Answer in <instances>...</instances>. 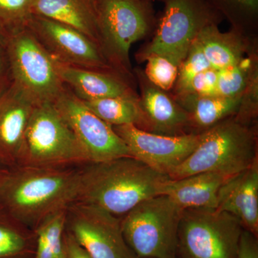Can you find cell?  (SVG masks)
I'll list each match as a JSON object with an SVG mask.
<instances>
[{"label":"cell","mask_w":258,"mask_h":258,"mask_svg":"<svg viewBox=\"0 0 258 258\" xmlns=\"http://www.w3.org/2000/svg\"><path fill=\"white\" fill-rule=\"evenodd\" d=\"M81 166L13 168L0 186V206L35 230L47 217L77 201Z\"/></svg>","instance_id":"1"},{"label":"cell","mask_w":258,"mask_h":258,"mask_svg":"<svg viewBox=\"0 0 258 258\" xmlns=\"http://www.w3.org/2000/svg\"><path fill=\"white\" fill-rule=\"evenodd\" d=\"M217 210L233 215L244 230L258 237V160L222 185Z\"/></svg>","instance_id":"17"},{"label":"cell","mask_w":258,"mask_h":258,"mask_svg":"<svg viewBox=\"0 0 258 258\" xmlns=\"http://www.w3.org/2000/svg\"><path fill=\"white\" fill-rule=\"evenodd\" d=\"M9 32L0 24V47H5L9 38Z\"/></svg>","instance_id":"36"},{"label":"cell","mask_w":258,"mask_h":258,"mask_svg":"<svg viewBox=\"0 0 258 258\" xmlns=\"http://www.w3.org/2000/svg\"><path fill=\"white\" fill-rule=\"evenodd\" d=\"M218 26L207 27L196 37L211 69L219 71L235 66L257 48V37L247 36L232 29L222 32Z\"/></svg>","instance_id":"18"},{"label":"cell","mask_w":258,"mask_h":258,"mask_svg":"<svg viewBox=\"0 0 258 258\" xmlns=\"http://www.w3.org/2000/svg\"><path fill=\"white\" fill-rule=\"evenodd\" d=\"M170 179L132 157L81 166L77 201L124 216L144 200L162 195Z\"/></svg>","instance_id":"2"},{"label":"cell","mask_w":258,"mask_h":258,"mask_svg":"<svg viewBox=\"0 0 258 258\" xmlns=\"http://www.w3.org/2000/svg\"><path fill=\"white\" fill-rule=\"evenodd\" d=\"M37 104L14 82L0 96V161L10 168L18 166L25 131Z\"/></svg>","instance_id":"15"},{"label":"cell","mask_w":258,"mask_h":258,"mask_svg":"<svg viewBox=\"0 0 258 258\" xmlns=\"http://www.w3.org/2000/svg\"><path fill=\"white\" fill-rule=\"evenodd\" d=\"M138 96L114 97L83 101L97 116L115 125H134L144 130V120Z\"/></svg>","instance_id":"23"},{"label":"cell","mask_w":258,"mask_h":258,"mask_svg":"<svg viewBox=\"0 0 258 258\" xmlns=\"http://www.w3.org/2000/svg\"><path fill=\"white\" fill-rule=\"evenodd\" d=\"M13 168H10L9 166L5 165L3 162L0 161V186L4 182L6 178L9 175L10 171H11Z\"/></svg>","instance_id":"35"},{"label":"cell","mask_w":258,"mask_h":258,"mask_svg":"<svg viewBox=\"0 0 258 258\" xmlns=\"http://www.w3.org/2000/svg\"><path fill=\"white\" fill-rule=\"evenodd\" d=\"M67 208L55 212L35 229L34 258H64V234Z\"/></svg>","instance_id":"24"},{"label":"cell","mask_w":258,"mask_h":258,"mask_svg":"<svg viewBox=\"0 0 258 258\" xmlns=\"http://www.w3.org/2000/svg\"><path fill=\"white\" fill-rule=\"evenodd\" d=\"M211 69L203 49L195 39L184 60L179 66L177 79L171 93L174 97L183 96L187 91L190 83L195 76Z\"/></svg>","instance_id":"27"},{"label":"cell","mask_w":258,"mask_h":258,"mask_svg":"<svg viewBox=\"0 0 258 258\" xmlns=\"http://www.w3.org/2000/svg\"><path fill=\"white\" fill-rule=\"evenodd\" d=\"M257 160V125L244 124L232 115L201 132L195 151L168 176L178 179L213 172L232 177Z\"/></svg>","instance_id":"3"},{"label":"cell","mask_w":258,"mask_h":258,"mask_svg":"<svg viewBox=\"0 0 258 258\" xmlns=\"http://www.w3.org/2000/svg\"><path fill=\"white\" fill-rule=\"evenodd\" d=\"M217 71L212 69L206 70L194 78L184 95L214 96L217 95Z\"/></svg>","instance_id":"31"},{"label":"cell","mask_w":258,"mask_h":258,"mask_svg":"<svg viewBox=\"0 0 258 258\" xmlns=\"http://www.w3.org/2000/svg\"><path fill=\"white\" fill-rule=\"evenodd\" d=\"M133 72L140 90L139 101L143 113L144 130L171 137L194 133L189 115L171 93L152 84L143 70L136 68Z\"/></svg>","instance_id":"14"},{"label":"cell","mask_w":258,"mask_h":258,"mask_svg":"<svg viewBox=\"0 0 258 258\" xmlns=\"http://www.w3.org/2000/svg\"><path fill=\"white\" fill-rule=\"evenodd\" d=\"M164 4L154 36L136 53L138 63L149 56L165 57L179 66L194 40L210 25H219L224 18L207 0H159Z\"/></svg>","instance_id":"6"},{"label":"cell","mask_w":258,"mask_h":258,"mask_svg":"<svg viewBox=\"0 0 258 258\" xmlns=\"http://www.w3.org/2000/svg\"><path fill=\"white\" fill-rule=\"evenodd\" d=\"M174 98L189 115L194 133H201L219 122L235 115L241 96L232 98L219 95L186 94Z\"/></svg>","instance_id":"21"},{"label":"cell","mask_w":258,"mask_h":258,"mask_svg":"<svg viewBox=\"0 0 258 258\" xmlns=\"http://www.w3.org/2000/svg\"><path fill=\"white\" fill-rule=\"evenodd\" d=\"M91 163L79 140L52 103L34 108L18 166L79 167Z\"/></svg>","instance_id":"5"},{"label":"cell","mask_w":258,"mask_h":258,"mask_svg":"<svg viewBox=\"0 0 258 258\" xmlns=\"http://www.w3.org/2000/svg\"><path fill=\"white\" fill-rule=\"evenodd\" d=\"M33 14L72 27L100 47L99 33L92 0H32Z\"/></svg>","instance_id":"20"},{"label":"cell","mask_w":258,"mask_h":258,"mask_svg":"<svg viewBox=\"0 0 258 258\" xmlns=\"http://www.w3.org/2000/svg\"><path fill=\"white\" fill-rule=\"evenodd\" d=\"M33 15L32 0H0V24L8 32L26 26Z\"/></svg>","instance_id":"30"},{"label":"cell","mask_w":258,"mask_h":258,"mask_svg":"<svg viewBox=\"0 0 258 258\" xmlns=\"http://www.w3.org/2000/svg\"><path fill=\"white\" fill-rule=\"evenodd\" d=\"M6 48L13 82L37 104L52 103L63 91L55 60L26 26L9 32Z\"/></svg>","instance_id":"9"},{"label":"cell","mask_w":258,"mask_h":258,"mask_svg":"<svg viewBox=\"0 0 258 258\" xmlns=\"http://www.w3.org/2000/svg\"><path fill=\"white\" fill-rule=\"evenodd\" d=\"M236 258H258L257 237L244 229L241 233Z\"/></svg>","instance_id":"32"},{"label":"cell","mask_w":258,"mask_h":258,"mask_svg":"<svg viewBox=\"0 0 258 258\" xmlns=\"http://www.w3.org/2000/svg\"><path fill=\"white\" fill-rule=\"evenodd\" d=\"M13 82L11 66L5 47H0V96Z\"/></svg>","instance_id":"33"},{"label":"cell","mask_w":258,"mask_h":258,"mask_svg":"<svg viewBox=\"0 0 258 258\" xmlns=\"http://www.w3.org/2000/svg\"><path fill=\"white\" fill-rule=\"evenodd\" d=\"M144 75L152 84L171 92L177 79L179 66L161 56L152 55L146 58Z\"/></svg>","instance_id":"28"},{"label":"cell","mask_w":258,"mask_h":258,"mask_svg":"<svg viewBox=\"0 0 258 258\" xmlns=\"http://www.w3.org/2000/svg\"><path fill=\"white\" fill-rule=\"evenodd\" d=\"M64 258H91L69 231L64 234Z\"/></svg>","instance_id":"34"},{"label":"cell","mask_w":258,"mask_h":258,"mask_svg":"<svg viewBox=\"0 0 258 258\" xmlns=\"http://www.w3.org/2000/svg\"><path fill=\"white\" fill-rule=\"evenodd\" d=\"M258 115V62L249 74L241 96L240 105L234 115L236 119L247 125H255Z\"/></svg>","instance_id":"29"},{"label":"cell","mask_w":258,"mask_h":258,"mask_svg":"<svg viewBox=\"0 0 258 258\" xmlns=\"http://www.w3.org/2000/svg\"><path fill=\"white\" fill-rule=\"evenodd\" d=\"M100 48L112 69L134 83L130 50L154 32L158 19L153 0H92Z\"/></svg>","instance_id":"4"},{"label":"cell","mask_w":258,"mask_h":258,"mask_svg":"<svg viewBox=\"0 0 258 258\" xmlns=\"http://www.w3.org/2000/svg\"><path fill=\"white\" fill-rule=\"evenodd\" d=\"M120 222V217L82 202H74L66 211V230L91 258H137L123 238Z\"/></svg>","instance_id":"10"},{"label":"cell","mask_w":258,"mask_h":258,"mask_svg":"<svg viewBox=\"0 0 258 258\" xmlns=\"http://www.w3.org/2000/svg\"><path fill=\"white\" fill-rule=\"evenodd\" d=\"M243 227L217 209H186L178 229L177 258H236Z\"/></svg>","instance_id":"8"},{"label":"cell","mask_w":258,"mask_h":258,"mask_svg":"<svg viewBox=\"0 0 258 258\" xmlns=\"http://www.w3.org/2000/svg\"><path fill=\"white\" fill-rule=\"evenodd\" d=\"M26 27L56 62L117 73L105 58L99 45L79 30L37 15H32Z\"/></svg>","instance_id":"12"},{"label":"cell","mask_w":258,"mask_h":258,"mask_svg":"<svg viewBox=\"0 0 258 258\" xmlns=\"http://www.w3.org/2000/svg\"><path fill=\"white\" fill-rule=\"evenodd\" d=\"M56 66L64 86L81 101L139 96L134 83L117 73L75 67L58 62H56Z\"/></svg>","instance_id":"16"},{"label":"cell","mask_w":258,"mask_h":258,"mask_svg":"<svg viewBox=\"0 0 258 258\" xmlns=\"http://www.w3.org/2000/svg\"><path fill=\"white\" fill-rule=\"evenodd\" d=\"M258 62V47L235 66L217 71V95L226 97L242 96L252 68Z\"/></svg>","instance_id":"26"},{"label":"cell","mask_w":258,"mask_h":258,"mask_svg":"<svg viewBox=\"0 0 258 258\" xmlns=\"http://www.w3.org/2000/svg\"><path fill=\"white\" fill-rule=\"evenodd\" d=\"M230 176L203 172L181 179H169L162 195H166L181 210L217 209L219 191Z\"/></svg>","instance_id":"19"},{"label":"cell","mask_w":258,"mask_h":258,"mask_svg":"<svg viewBox=\"0 0 258 258\" xmlns=\"http://www.w3.org/2000/svg\"><path fill=\"white\" fill-rule=\"evenodd\" d=\"M113 128L128 148L131 157L166 175L189 157L201 136V133L160 135L134 125H115Z\"/></svg>","instance_id":"13"},{"label":"cell","mask_w":258,"mask_h":258,"mask_svg":"<svg viewBox=\"0 0 258 258\" xmlns=\"http://www.w3.org/2000/svg\"><path fill=\"white\" fill-rule=\"evenodd\" d=\"M230 23L231 29L257 37L258 0H207Z\"/></svg>","instance_id":"25"},{"label":"cell","mask_w":258,"mask_h":258,"mask_svg":"<svg viewBox=\"0 0 258 258\" xmlns=\"http://www.w3.org/2000/svg\"><path fill=\"white\" fill-rule=\"evenodd\" d=\"M182 210L169 197L144 200L120 217L122 234L137 258H177Z\"/></svg>","instance_id":"7"},{"label":"cell","mask_w":258,"mask_h":258,"mask_svg":"<svg viewBox=\"0 0 258 258\" xmlns=\"http://www.w3.org/2000/svg\"><path fill=\"white\" fill-rule=\"evenodd\" d=\"M53 103L91 163L131 157L128 148L113 126L93 113L67 86Z\"/></svg>","instance_id":"11"},{"label":"cell","mask_w":258,"mask_h":258,"mask_svg":"<svg viewBox=\"0 0 258 258\" xmlns=\"http://www.w3.org/2000/svg\"><path fill=\"white\" fill-rule=\"evenodd\" d=\"M35 231L0 206V258H34Z\"/></svg>","instance_id":"22"}]
</instances>
